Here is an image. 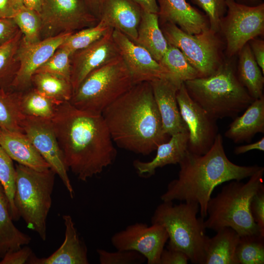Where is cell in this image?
Returning a JSON list of instances; mask_svg holds the SVG:
<instances>
[{
	"instance_id": "17",
	"label": "cell",
	"mask_w": 264,
	"mask_h": 264,
	"mask_svg": "<svg viewBox=\"0 0 264 264\" xmlns=\"http://www.w3.org/2000/svg\"><path fill=\"white\" fill-rule=\"evenodd\" d=\"M110 29L104 36L89 46L70 55V82L73 93L92 71L120 56Z\"/></svg>"
},
{
	"instance_id": "4",
	"label": "cell",
	"mask_w": 264,
	"mask_h": 264,
	"mask_svg": "<svg viewBox=\"0 0 264 264\" xmlns=\"http://www.w3.org/2000/svg\"><path fill=\"white\" fill-rule=\"evenodd\" d=\"M190 96L211 116L218 120L233 118L255 100L240 82L236 67L224 60L211 75L184 82Z\"/></svg>"
},
{
	"instance_id": "8",
	"label": "cell",
	"mask_w": 264,
	"mask_h": 264,
	"mask_svg": "<svg viewBox=\"0 0 264 264\" xmlns=\"http://www.w3.org/2000/svg\"><path fill=\"white\" fill-rule=\"evenodd\" d=\"M134 85L120 56L90 72L73 92L69 102L80 110L102 115L107 107Z\"/></svg>"
},
{
	"instance_id": "16",
	"label": "cell",
	"mask_w": 264,
	"mask_h": 264,
	"mask_svg": "<svg viewBox=\"0 0 264 264\" xmlns=\"http://www.w3.org/2000/svg\"><path fill=\"white\" fill-rule=\"evenodd\" d=\"M112 36L134 85L159 79H169L168 71L146 49L117 30L113 29Z\"/></svg>"
},
{
	"instance_id": "45",
	"label": "cell",
	"mask_w": 264,
	"mask_h": 264,
	"mask_svg": "<svg viewBox=\"0 0 264 264\" xmlns=\"http://www.w3.org/2000/svg\"><path fill=\"white\" fill-rule=\"evenodd\" d=\"M248 43L254 59L264 74V41L263 40L255 38L250 40Z\"/></svg>"
},
{
	"instance_id": "48",
	"label": "cell",
	"mask_w": 264,
	"mask_h": 264,
	"mask_svg": "<svg viewBox=\"0 0 264 264\" xmlns=\"http://www.w3.org/2000/svg\"><path fill=\"white\" fill-rule=\"evenodd\" d=\"M85 1L90 12L99 21L104 0H85Z\"/></svg>"
},
{
	"instance_id": "44",
	"label": "cell",
	"mask_w": 264,
	"mask_h": 264,
	"mask_svg": "<svg viewBox=\"0 0 264 264\" xmlns=\"http://www.w3.org/2000/svg\"><path fill=\"white\" fill-rule=\"evenodd\" d=\"M188 260V257L182 251L167 247L162 251L159 264H187Z\"/></svg>"
},
{
	"instance_id": "25",
	"label": "cell",
	"mask_w": 264,
	"mask_h": 264,
	"mask_svg": "<svg viewBox=\"0 0 264 264\" xmlns=\"http://www.w3.org/2000/svg\"><path fill=\"white\" fill-rule=\"evenodd\" d=\"M216 232L215 236L208 239L204 264H239L236 252L240 236L229 227Z\"/></svg>"
},
{
	"instance_id": "6",
	"label": "cell",
	"mask_w": 264,
	"mask_h": 264,
	"mask_svg": "<svg viewBox=\"0 0 264 264\" xmlns=\"http://www.w3.org/2000/svg\"><path fill=\"white\" fill-rule=\"evenodd\" d=\"M199 211L196 202L174 204L173 201H162L154 210L151 222L166 230L167 248L182 251L192 263L204 264L209 237L206 235L204 218L197 217Z\"/></svg>"
},
{
	"instance_id": "31",
	"label": "cell",
	"mask_w": 264,
	"mask_h": 264,
	"mask_svg": "<svg viewBox=\"0 0 264 264\" xmlns=\"http://www.w3.org/2000/svg\"><path fill=\"white\" fill-rule=\"evenodd\" d=\"M31 82L39 93L58 103L69 101L73 94L70 82L49 73H35Z\"/></svg>"
},
{
	"instance_id": "5",
	"label": "cell",
	"mask_w": 264,
	"mask_h": 264,
	"mask_svg": "<svg viewBox=\"0 0 264 264\" xmlns=\"http://www.w3.org/2000/svg\"><path fill=\"white\" fill-rule=\"evenodd\" d=\"M264 168L261 167L245 183L232 180L220 192L211 198L207 206L206 228L217 232L229 227L240 236L263 234L252 216L250 204L252 198L264 185Z\"/></svg>"
},
{
	"instance_id": "29",
	"label": "cell",
	"mask_w": 264,
	"mask_h": 264,
	"mask_svg": "<svg viewBox=\"0 0 264 264\" xmlns=\"http://www.w3.org/2000/svg\"><path fill=\"white\" fill-rule=\"evenodd\" d=\"M22 93L0 87V129L23 133L22 123L25 115L20 105Z\"/></svg>"
},
{
	"instance_id": "27",
	"label": "cell",
	"mask_w": 264,
	"mask_h": 264,
	"mask_svg": "<svg viewBox=\"0 0 264 264\" xmlns=\"http://www.w3.org/2000/svg\"><path fill=\"white\" fill-rule=\"evenodd\" d=\"M13 221L8 200L0 182V259L7 252L18 250L31 242V237L19 230Z\"/></svg>"
},
{
	"instance_id": "21",
	"label": "cell",
	"mask_w": 264,
	"mask_h": 264,
	"mask_svg": "<svg viewBox=\"0 0 264 264\" xmlns=\"http://www.w3.org/2000/svg\"><path fill=\"white\" fill-rule=\"evenodd\" d=\"M142 11L131 0H104L100 19L134 43L137 37Z\"/></svg>"
},
{
	"instance_id": "51",
	"label": "cell",
	"mask_w": 264,
	"mask_h": 264,
	"mask_svg": "<svg viewBox=\"0 0 264 264\" xmlns=\"http://www.w3.org/2000/svg\"><path fill=\"white\" fill-rule=\"evenodd\" d=\"M235 1L248 6H256L263 2L262 0H235Z\"/></svg>"
},
{
	"instance_id": "34",
	"label": "cell",
	"mask_w": 264,
	"mask_h": 264,
	"mask_svg": "<svg viewBox=\"0 0 264 264\" xmlns=\"http://www.w3.org/2000/svg\"><path fill=\"white\" fill-rule=\"evenodd\" d=\"M111 28L104 20L100 19L94 26L70 34L60 46L66 48L72 54L98 41Z\"/></svg>"
},
{
	"instance_id": "41",
	"label": "cell",
	"mask_w": 264,
	"mask_h": 264,
	"mask_svg": "<svg viewBox=\"0 0 264 264\" xmlns=\"http://www.w3.org/2000/svg\"><path fill=\"white\" fill-rule=\"evenodd\" d=\"M250 212L253 219L264 234V186H262L251 199Z\"/></svg>"
},
{
	"instance_id": "23",
	"label": "cell",
	"mask_w": 264,
	"mask_h": 264,
	"mask_svg": "<svg viewBox=\"0 0 264 264\" xmlns=\"http://www.w3.org/2000/svg\"><path fill=\"white\" fill-rule=\"evenodd\" d=\"M0 147L18 164L39 171L50 168L24 133L0 129Z\"/></svg>"
},
{
	"instance_id": "14",
	"label": "cell",
	"mask_w": 264,
	"mask_h": 264,
	"mask_svg": "<svg viewBox=\"0 0 264 264\" xmlns=\"http://www.w3.org/2000/svg\"><path fill=\"white\" fill-rule=\"evenodd\" d=\"M168 240L163 226L158 224L149 226L136 222L114 234L111 243L118 250L136 251L146 258L148 264H159L161 254Z\"/></svg>"
},
{
	"instance_id": "37",
	"label": "cell",
	"mask_w": 264,
	"mask_h": 264,
	"mask_svg": "<svg viewBox=\"0 0 264 264\" xmlns=\"http://www.w3.org/2000/svg\"><path fill=\"white\" fill-rule=\"evenodd\" d=\"M12 18L22 33L23 41L33 44L41 40V20L37 12L23 6L14 12Z\"/></svg>"
},
{
	"instance_id": "26",
	"label": "cell",
	"mask_w": 264,
	"mask_h": 264,
	"mask_svg": "<svg viewBox=\"0 0 264 264\" xmlns=\"http://www.w3.org/2000/svg\"><path fill=\"white\" fill-rule=\"evenodd\" d=\"M134 43L146 49L160 62L167 49L168 43L161 29L158 14L142 11Z\"/></svg>"
},
{
	"instance_id": "39",
	"label": "cell",
	"mask_w": 264,
	"mask_h": 264,
	"mask_svg": "<svg viewBox=\"0 0 264 264\" xmlns=\"http://www.w3.org/2000/svg\"><path fill=\"white\" fill-rule=\"evenodd\" d=\"M202 9L208 18L210 29L219 33L222 18L227 11L226 0H191Z\"/></svg>"
},
{
	"instance_id": "19",
	"label": "cell",
	"mask_w": 264,
	"mask_h": 264,
	"mask_svg": "<svg viewBox=\"0 0 264 264\" xmlns=\"http://www.w3.org/2000/svg\"><path fill=\"white\" fill-rule=\"evenodd\" d=\"M159 22H169L189 34H197L210 29L205 14L186 0H157Z\"/></svg>"
},
{
	"instance_id": "18",
	"label": "cell",
	"mask_w": 264,
	"mask_h": 264,
	"mask_svg": "<svg viewBox=\"0 0 264 264\" xmlns=\"http://www.w3.org/2000/svg\"><path fill=\"white\" fill-rule=\"evenodd\" d=\"M150 83L164 132L171 136L179 132H188L181 116L176 99V91L179 88L165 78Z\"/></svg>"
},
{
	"instance_id": "50",
	"label": "cell",
	"mask_w": 264,
	"mask_h": 264,
	"mask_svg": "<svg viewBox=\"0 0 264 264\" xmlns=\"http://www.w3.org/2000/svg\"><path fill=\"white\" fill-rule=\"evenodd\" d=\"M42 3V0H22L23 5L24 7L38 14L41 11Z\"/></svg>"
},
{
	"instance_id": "20",
	"label": "cell",
	"mask_w": 264,
	"mask_h": 264,
	"mask_svg": "<svg viewBox=\"0 0 264 264\" xmlns=\"http://www.w3.org/2000/svg\"><path fill=\"white\" fill-rule=\"evenodd\" d=\"M65 226V238L61 246L47 258H38L33 253L29 264H88L87 248L80 240L75 224L70 215L63 216Z\"/></svg>"
},
{
	"instance_id": "46",
	"label": "cell",
	"mask_w": 264,
	"mask_h": 264,
	"mask_svg": "<svg viewBox=\"0 0 264 264\" xmlns=\"http://www.w3.org/2000/svg\"><path fill=\"white\" fill-rule=\"evenodd\" d=\"M253 150H257L263 152L264 151V137L259 141L254 143L237 146L235 147L234 152L236 154H241Z\"/></svg>"
},
{
	"instance_id": "49",
	"label": "cell",
	"mask_w": 264,
	"mask_h": 264,
	"mask_svg": "<svg viewBox=\"0 0 264 264\" xmlns=\"http://www.w3.org/2000/svg\"><path fill=\"white\" fill-rule=\"evenodd\" d=\"M13 14L10 0H0V18H12Z\"/></svg>"
},
{
	"instance_id": "33",
	"label": "cell",
	"mask_w": 264,
	"mask_h": 264,
	"mask_svg": "<svg viewBox=\"0 0 264 264\" xmlns=\"http://www.w3.org/2000/svg\"><path fill=\"white\" fill-rule=\"evenodd\" d=\"M58 103L42 94L33 88L22 92L20 105L25 116L51 119Z\"/></svg>"
},
{
	"instance_id": "35",
	"label": "cell",
	"mask_w": 264,
	"mask_h": 264,
	"mask_svg": "<svg viewBox=\"0 0 264 264\" xmlns=\"http://www.w3.org/2000/svg\"><path fill=\"white\" fill-rule=\"evenodd\" d=\"M236 253L239 264H264V235L240 236Z\"/></svg>"
},
{
	"instance_id": "7",
	"label": "cell",
	"mask_w": 264,
	"mask_h": 264,
	"mask_svg": "<svg viewBox=\"0 0 264 264\" xmlns=\"http://www.w3.org/2000/svg\"><path fill=\"white\" fill-rule=\"evenodd\" d=\"M15 168V207L27 227L45 241L56 174L50 168L39 171L20 164Z\"/></svg>"
},
{
	"instance_id": "40",
	"label": "cell",
	"mask_w": 264,
	"mask_h": 264,
	"mask_svg": "<svg viewBox=\"0 0 264 264\" xmlns=\"http://www.w3.org/2000/svg\"><path fill=\"white\" fill-rule=\"evenodd\" d=\"M96 251L101 264H141L146 261L144 256L132 250L110 252L97 249Z\"/></svg>"
},
{
	"instance_id": "12",
	"label": "cell",
	"mask_w": 264,
	"mask_h": 264,
	"mask_svg": "<svg viewBox=\"0 0 264 264\" xmlns=\"http://www.w3.org/2000/svg\"><path fill=\"white\" fill-rule=\"evenodd\" d=\"M176 99L189 132L188 151L198 155L206 154L218 133L217 120L190 96L184 83L176 91Z\"/></svg>"
},
{
	"instance_id": "13",
	"label": "cell",
	"mask_w": 264,
	"mask_h": 264,
	"mask_svg": "<svg viewBox=\"0 0 264 264\" xmlns=\"http://www.w3.org/2000/svg\"><path fill=\"white\" fill-rule=\"evenodd\" d=\"M23 133L62 180L71 198L74 190L62 152L59 145L51 119L25 116L22 123Z\"/></svg>"
},
{
	"instance_id": "52",
	"label": "cell",
	"mask_w": 264,
	"mask_h": 264,
	"mask_svg": "<svg viewBox=\"0 0 264 264\" xmlns=\"http://www.w3.org/2000/svg\"><path fill=\"white\" fill-rule=\"evenodd\" d=\"M10 5L14 13L23 6L22 0H10Z\"/></svg>"
},
{
	"instance_id": "22",
	"label": "cell",
	"mask_w": 264,
	"mask_h": 264,
	"mask_svg": "<svg viewBox=\"0 0 264 264\" xmlns=\"http://www.w3.org/2000/svg\"><path fill=\"white\" fill-rule=\"evenodd\" d=\"M188 132L172 135L167 141L158 146L156 154L152 160L133 161V166L137 173L140 176L147 178L154 175L158 168L178 164L188 151Z\"/></svg>"
},
{
	"instance_id": "24",
	"label": "cell",
	"mask_w": 264,
	"mask_h": 264,
	"mask_svg": "<svg viewBox=\"0 0 264 264\" xmlns=\"http://www.w3.org/2000/svg\"><path fill=\"white\" fill-rule=\"evenodd\" d=\"M244 110L234 118L224 134L235 143L249 142L256 133L264 132V96L255 99Z\"/></svg>"
},
{
	"instance_id": "32",
	"label": "cell",
	"mask_w": 264,
	"mask_h": 264,
	"mask_svg": "<svg viewBox=\"0 0 264 264\" xmlns=\"http://www.w3.org/2000/svg\"><path fill=\"white\" fill-rule=\"evenodd\" d=\"M22 36L19 30L15 36L0 46V88L11 89V85L19 67L17 52Z\"/></svg>"
},
{
	"instance_id": "43",
	"label": "cell",
	"mask_w": 264,
	"mask_h": 264,
	"mask_svg": "<svg viewBox=\"0 0 264 264\" xmlns=\"http://www.w3.org/2000/svg\"><path fill=\"white\" fill-rule=\"evenodd\" d=\"M19 31L12 18H0V46L12 39Z\"/></svg>"
},
{
	"instance_id": "28",
	"label": "cell",
	"mask_w": 264,
	"mask_h": 264,
	"mask_svg": "<svg viewBox=\"0 0 264 264\" xmlns=\"http://www.w3.org/2000/svg\"><path fill=\"white\" fill-rule=\"evenodd\" d=\"M239 59L236 68L238 78L249 94L256 99L264 96V77L256 62L249 43L238 53Z\"/></svg>"
},
{
	"instance_id": "30",
	"label": "cell",
	"mask_w": 264,
	"mask_h": 264,
	"mask_svg": "<svg viewBox=\"0 0 264 264\" xmlns=\"http://www.w3.org/2000/svg\"><path fill=\"white\" fill-rule=\"evenodd\" d=\"M159 63L169 72V80L178 88L186 81L200 77L198 71L190 64L181 51L169 43Z\"/></svg>"
},
{
	"instance_id": "3",
	"label": "cell",
	"mask_w": 264,
	"mask_h": 264,
	"mask_svg": "<svg viewBox=\"0 0 264 264\" xmlns=\"http://www.w3.org/2000/svg\"><path fill=\"white\" fill-rule=\"evenodd\" d=\"M178 164L177 178L168 184L160 198L162 201L196 202L203 218L207 217V204L217 186L249 177L261 167L241 166L231 162L226 155L222 136L219 133L206 154L198 155L187 151Z\"/></svg>"
},
{
	"instance_id": "38",
	"label": "cell",
	"mask_w": 264,
	"mask_h": 264,
	"mask_svg": "<svg viewBox=\"0 0 264 264\" xmlns=\"http://www.w3.org/2000/svg\"><path fill=\"white\" fill-rule=\"evenodd\" d=\"M71 54L67 49L59 46L35 73H49L70 82Z\"/></svg>"
},
{
	"instance_id": "42",
	"label": "cell",
	"mask_w": 264,
	"mask_h": 264,
	"mask_svg": "<svg viewBox=\"0 0 264 264\" xmlns=\"http://www.w3.org/2000/svg\"><path fill=\"white\" fill-rule=\"evenodd\" d=\"M32 254L31 248L24 246L18 250L7 252L0 261V264H27Z\"/></svg>"
},
{
	"instance_id": "11",
	"label": "cell",
	"mask_w": 264,
	"mask_h": 264,
	"mask_svg": "<svg viewBox=\"0 0 264 264\" xmlns=\"http://www.w3.org/2000/svg\"><path fill=\"white\" fill-rule=\"evenodd\" d=\"M39 14L41 40L75 32L99 21L90 12L85 0H42Z\"/></svg>"
},
{
	"instance_id": "36",
	"label": "cell",
	"mask_w": 264,
	"mask_h": 264,
	"mask_svg": "<svg viewBox=\"0 0 264 264\" xmlns=\"http://www.w3.org/2000/svg\"><path fill=\"white\" fill-rule=\"evenodd\" d=\"M0 182L6 195L11 217L16 221L20 217L15 207L14 198L16 189V168L12 159L0 147Z\"/></svg>"
},
{
	"instance_id": "2",
	"label": "cell",
	"mask_w": 264,
	"mask_h": 264,
	"mask_svg": "<svg viewBox=\"0 0 264 264\" xmlns=\"http://www.w3.org/2000/svg\"><path fill=\"white\" fill-rule=\"evenodd\" d=\"M102 115L113 142L146 155L167 141L150 82L134 85L107 107Z\"/></svg>"
},
{
	"instance_id": "9",
	"label": "cell",
	"mask_w": 264,
	"mask_h": 264,
	"mask_svg": "<svg viewBox=\"0 0 264 264\" xmlns=\"http://www.w3.org/2000/svg\"><path fill=\"white\" fill-rule=\"evenodd\" d=\"M159 25L168 43L181 51L200 77L213 74L224 61L223 43L218 33L211 29L197 34H189L169 22H159Z\"/></svg>"
},
{
	"instance_id": "47",
	"label": "cell",
	"mask_w": 264,
	"mask_h": 264,
	"mask_svg": "<svg viewBox=\"0 0 264 264\" xmlns=\"http://www.w3.org/2000/svg\"><path fill=\"white\" fill-rule=\"evenodd\" d=\"M137 4L142 10L158 14L159 11L157 0H131Z\"/></svg>"
},
{
	"instance_id": "1",
	"label": "cell",
	"mask_w": 264,
	"mask_h": 264,
	"mask_svg": "<svg viewBox=\"0 0 264 264\" xmlns=\"http://www.w3.org/2000/svg\"><path fill=\"white\" fill-rule=\"evenodd\" d=\"M51 120L66 165L80 180L101 173L114 161L117 151L102 115L67 101L57 106Z\"/></svg>"
},
{
	"instance_id": "15",
	"label": "cell",
	"mask_w": 264,
	"mask_h": 264,
	"mask_svg": "<svg viewBox=\"0 0 264 264\" xmlns=\"http://www.w3.org/2000/svg\"><path fill=\"white\" fill-rule=\"evenodd\" d=\"M72 33H65L29 44L21 40L17 52L19 67L10 88L23 92L32 87V78Z\"/></svg>"
},
{
	"instance_id": "10",
	"label": "cell",
	"mask_w": 264,
	"mask_h": 264,
	"mask_svg": "<svg viewBox=\"0 0 264 264\" xmlns=\"http://www.w3.org/2000/svg\"><path fill=\"white\" fill-rule=\"evenodd\" d=\"M226 15L222 18L220 32L226 42V55L231 58L252 39L264 31V3L248 6L235 0H226Z\"/></svg>"
}]
</instances>
